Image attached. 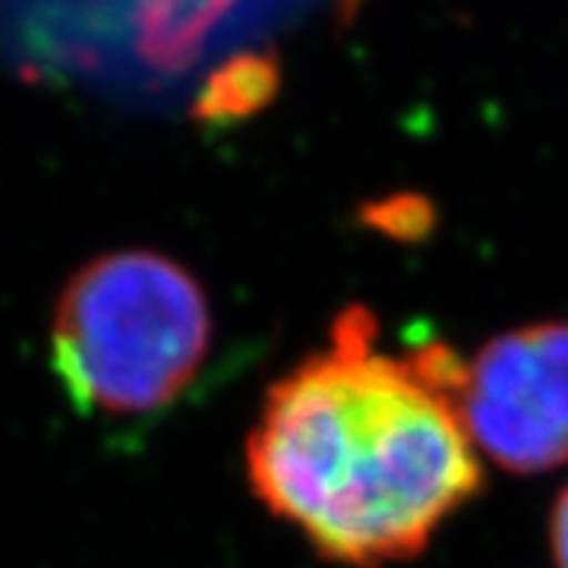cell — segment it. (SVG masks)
<instances>
[{
  "mask_svg": "<svg viewBox=\"0 0 568 568\" xmlns=\"http://www.w3.org/2000/svg\"><path fill=\"white\" fill-rule=\"evenodd\" d=\"M462 383L452 347L395 354L376 316L347 306L328 345L268 388L246 443L253 493L332 562L417 556L484 480Z\"/></svg>",
  "mask_w": 568,
  "mask_h": 568,
  "instance_id": "obj_1",
  "label": "cell"
},
{
  "mask_svg": "<svg viewBox=\"0 0 568 568\" xmlns=\"http://www.w3.org/2000/svg\"><path fill=\"white\" fill-rule=\"evenodd\" d=\"M212 310L200 282L162 253L121 250L63 287L51 325V366L85 414L149 417L200 376Z\"/></svg>",
  "mask_w": 568,
  "mask_h": 568,
  "instance_id": "obj_2",
  "label": "cell"
},
{
  "mask_svg": "<svg viewBox=\"0 0 568 568\" xmlns=\"http://www.w3.org/2000/svg\"><path fill=\"white\" fill-rule=\"evenodd\" d=\"M462 417L493 465L515 474L568 465V323L493 338L465 364Z\"/></svg>",
  "mask_w": 568,
  "mask_h": 568,
  "instance_id": "obj_3",
  "label": "cell"
},
{
  "mask_svg": "<svg viewBox=\"0 0 568 568\" xmlns=\"http://www.w3.org/2000/svg\"><path fill=\"white\" fill-rule=\"evenodd\" d=\"M244 0H136L133 39L159 73H183Z\"/></svg>",
  "mask_w": 568,
  "mask_h": 568,
  "instance_id": "obj_4",
  "label": "cell"
},
{
  "mask_svg": "<svg viewBox=\"0 0 568 568\" xmlns=\"http://www.w3.org/2000/svg\"><path fill=\"white\" fill-rule=\"evenodd\" d=\"M282 70L275 54L268 51H244L209 73L193 102V121L209 130H224L234 123L250 121L265 111L278 95Z\"/></svg>",
  "mask_w": 568,
  "mask_h": 568,
  "instance_id": "obj_5",
  "label": "cell"
},
{
  "mask_svg": "<svg viewBox=\"0 0 568 568\" xmlns=\"http://www.w3.org/2000/svg\"><path fill=\"white\" fill-rule=\"evenodd\" d=\"M364 222L373 224L376 231H383L388 237H398V241H414V237H424L433 224V209L426 203L424 196H392L383 203H373L364 209Z\"/></svg>",
  "mask_w": 568,
  "mask_h": 568,
  "instance_id": "obj_6",
  "label": "cell"
},
{
  "mask_svg": "<svg viewBox=\"0 0 568 568\" xmlns=\"http://www.w3.org/2000/svg\"><path fill=\"white\" fill-rule=\"evenodd\" d=\"M549 544H552V559L556 568H568V487L552 506V521H549Z\"/></svg>",
  "mask_w": 568,
  "mask_h": 568,
  "instance_id": "obj_7",
  "label": "cell"
}]
</instances>
